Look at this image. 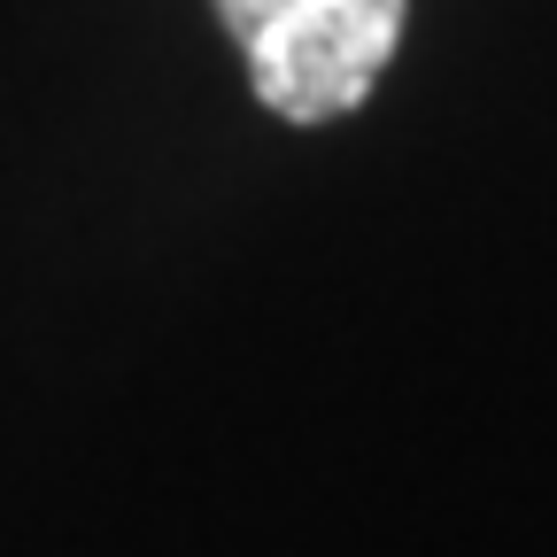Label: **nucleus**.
<instances>
[{"mask_svg":"<svg viewBox=\"0 0 557 557\" xmlns=\"http://www.w3.org/2000/svg\"><path fill=\"white\" fill-rule=\"evenodd\" d=\"M410 0H218V24L248 62V94L287 124L364 109L403 47Z\"/></svg>","mask_w":557,"mask_h":557,"instance_id":"1","label":"nucleus"}]
</instances>
